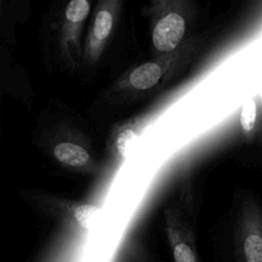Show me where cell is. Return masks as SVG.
<instances>
[{
	"instance_id": "1",
	"label": "cell",
	"mask_w": 262,
	"mask_h": 262,
	"mask_svg": "<svg viewBox=\"0 0 262 262\" xmlns=\"http://www.w3.org/2000/svg\"><path fill=\"white\" fill-rule=\"evenodd\" d=\"M185 33V20L179 13L170 12L156 24L152 31L154 46L160 51L174 49Z\"/></svg>"
},
{
	"instance_id": "2",
	"label": "cell",
	"mask_w": 262,
	"mask_h": 262,
	"mask_svg": "<svg viewBox=\"0 0 262 262\" xmlns=\"http://www.w3.org/2000/svg\"><path fill=\"white\" fill-rule=\"evenodd\" d=\"M0 88L5 96L24 99L19 66L9 46L0 44Z\"/></svg>"
},
{
	"instance_id": "3",
	"label": "cell",
	"mask_w": 262,
	"mask_h": 262,
	"mask_svg": "<svg viewBox=\"0 0 262 262\" xmlns=\"http://www.w3.org/2000/svg\"><path fill=\"white\" fill-rule=\"evenodd\" d=\"M21 2L17 0H0V44H16L15 27L24 18Z\"/></svg>"
},
{
	"instance_id": "4",
	"label": "cell",
	"mask_w": 262,
	"mask_h": 262,
	"mask_svg": "<svg viewBox=\"0 0 262 262\" xmlns=\"http://www.w3.org/2000/svg\"><path fill=\"white\" fill-rule=\"evenodd\" d=\"M113 23L114 15L110 7H102L96 12L88 41L89 55L93 56L99 53L100 47L111 34Z\"/></svg>"
},
{
	"instance_id": "5",
	"label": "cell",
	"mask_w": 262,
	"mask_h": 262,
	"mask_svg": "<svg viewBox=\"0 0 262 262\" xmlns=\"http://www.w3.org/2000/svg\"><path fill=\"white\" fill-rule=\"evenodd\" d=\"M52 156L57 162L71 167H82L90 159L88 151L83 146L69 141L55 143L52 147Z\"/></svg>"
},
{
	"instance_id": "6",
	"label": "cell",
	"mask_w": 262,
	"mask_h": 262,
	"mask_svg": "<svg viewBox=\"0 0 262 262\" xmlns=\"http://www.w3.org/2000/svg\"><path fill=\"white\" fill-rule=\"evenodd\" d=\"M163 75V70L156 62H146L135 68L129 77L130 84L138 90H146L154 87Z\"/></svg>"
},
{
	"instance_id": "7",
	"label": "cell",
	"mask_w": 262,
	"mask_h": 262,
	"mask_svg": "<svg viewBox=\"0 0 262 262\" xmlns=\"http://www.w3.org/2000/svg\"><path fill=\"white\" fill-rule=\"evenodd\" d=\"M239 256L242 262H262V235L258 226L252 225L245 230Z\"/></svg>"
},
{
	"instance_id": "8",
	"label": "cell",
	"mask_w": 262,
	"mask_h": 262,
	"mask_svg": "<svg viewBox=\"0 0 262 262\" xmlns=\"http://www.w3.org/2000/svg\"><path fill=\"white\" fill-rule=\"evenodd\" d=\"M168 235L175 262H198L193 244L185 238L178 229L169 227Z\"/></svg>"
},
{
	"instance_id": "9",
	"label": "cell",
	"mask_w": 262,
	"mask_h": 262,
	"mask_svg": "<svg viewBox=\"0 0 262 262\" xmlns=\"http://www.w3.org/2000/svg\"><path fill=\"white\" fill-rule=\"evenodd\" d=\"M90 11V3L87 0H72L64 9L66 24L78 25L82 23Z\"/></svg>"
},
{
	"instance_id": "10",
	"label": "cell",
	"mask_w": 262,
	"mask_h": 262,
	"mask_svg": "<svg viewBox=\"0 0 262 262\" xmlns=\"http://www.w3.org/2000/svg\"><path fill=\"white\" fill-rule=\"evenodd\" d=\"M100 209L93 205H80L74 211V217L78 224L84 229H91L95 224Z\"/></svg>"
},
{
	"instance_id": "11",
	"label": "cell",
	"mask_w": 262,
	"mask_h": 262,
	"mask_svg": "<svg viewBox=\"0 0 262 262\" xmlns=\"http://www.w3.org/2000/svg\"><path fill=\"white\" fill-rule=\"evenodd\" d=\"M256 120H257V104H256V100L254 98H251L243 104L242 111H241L239 123L244 131L251 132L255 127Z\"/></svg>"
},
{
	"instance_id": "12",
	"label": "cell",
	"mask_w": 262,
	"mask_h": 262,
	"mask_svg": "<svg viewBox=\"0 0 262 262\" xmlns=\"http://www.w3.org/2000/svg\"><path fill=\"white\" fill-rule=\"evenodd\" d=\"M137 140V134L132 129H125L120 132L116 139L117 151L122 158H127L133 149V146Z\"/></svg>"
},
{
	"instance_id": "13",
	"label": "cell",
	"mask_w": 262,
	"mask_h": 262,
	"mask_svg": "<svg viewBox=\"0 0 262 262\" xmlns=\"http://www.w3.org/2000/svg\"><path fill=\"white\" fill-rule=\"evenodd\" d=\"M5 95L2 91V89L0 88V140L2 139V135H3V127H2V121H1V105H2V101L4 99Z\"/></svg>"
}]
</instances>
